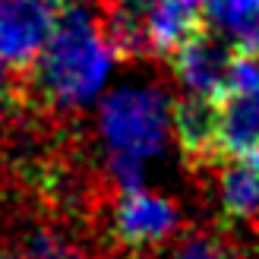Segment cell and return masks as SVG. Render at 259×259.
Returning <instances> with one entry per match:
<instances>
[{
	"mask_svg": "<svg viewBox=\"0 0 259 259\" xmlns=\"http://www.w3.org/2000/svg\"><path fill=\"white\" fill-rule=\"evenodd\" d=\"M222 209L234 222L259 218V171L247 161H231L222 171Z\"/></svg>",
	"mask_w": 259,
	"mask_h": 259,
	"instance_id": "cell-10",
	"label": "cell"
},
{
	"mask_svg": "<svg viewBox=\"0 0 259 259\" xmlns=\"http://www.w3.org/2000/svg\"><path fill=\"white\" fill-rule=\"evenodd\" d=\"M180 222L177 205L164 196H155L146 190H130L120 196L114 209V234L126 247H155L174 234Z\"/></svg>",
	"mask_w": 259,
	"mask_h": 259,
	"instance_id": "cell-5",
	"label": "cell"
},
{
	"mask_svg": "<svg viewBox=\"0 0 259 259\" xmlns=\"http://www.w3.org/2000/svg\"><path fill=\"white\" fill-rule=\"evenodd\" d=\"M202 0H155L146 10L152 54H174L180 45L202 32Z\"/></svg>",
	"mask_w": 259,
	"mask_h": 259,
	"instance_id": "cell-7",
	"label": "cell"
},
{
	"mask_svg": "<svg viewBox=\"0 0 259 259\" xmlns=\"http://www.w3.org/2000/svg\"><path fill=\"white\" fill-rule=\"evenodd\" d=\"M13 98H16V92H13V79H10V70L4 67V63H0V126H4V120L10 117Z\"/></svg>",
	"mask_w": 259,
	"mask_h": 259,
	"instance_id": "cell-13",
	"label": "cell"
},
{
	"mask_svg": "<svg viewBox=\"0 0 259 259\" xmlns=\"http://www.w3.org/2000/svg\"><path fill=\"white\" fill-rule=\"evenodd\" d=\"M4 259H76V253L54 234H38L19 253H10Z\"/></svg>",
	"mask_w": 259,
	"mask_h": 259,
	"instance_id": "cell-11",
	"label": "cell"
},
{
	"mask_svg": "<svg viewBox=\"0 0 259 259\" xmlns=\"http://www.w3.org/2000/svg\"><path fill=\"white\" fill-rule=\"evenodd\" d=\"M243 161H247V164H253V167H256V171H259V152H253V155H250V158H243Z\"/></svg>",
	"mask_w": 259,
	"mask_h": 259,
	"instance_id": "cell-15",
	"label": "cell"
},
{
	"mask_svg": "<svg viewBox=\"0 0 259 259\" xmlns=\"http://www.w3.org/2000/svg\"><path fill=\"white\" fill-rule=\"evenodd\" d=\"M67 0H4L0 4V63L29 73L48 45Z\"/></svg>",
	"mask_w": 259,
	"mask_h": 259,
	"instance_id": "cell-3",
	"label": "cell"
},
{
	"mask_svg": "<svg viewBox=\"0 0 259 259\" xmlns=\"http://www.w3.org/2000/svg\"><path fill=\"white\" fill-rule=\"evenodd\" d=\"M171 60H174L177 79L190 92V98H209V101H215L218 95L225 92L234 51H231L222 38L199 32L196 38H190L187 45H180L171 54Z\"/></svg>",
	"mask_w": 259,
	"mask_h": 259,
	"instance_id": "cell-4",
	"label": "cell"
},
{
	"mask_svg": "<svg viewBox=\"0 0 259 259\" xmlns=\"http://www.w3.org/2000/svg\"><path fill=\"white\" fill-rule=\"evenodd\" d=\"M114 51L101 32L98 16L82 4H63L41 57L35 63V79L41 95L60 108L85 105L108 82Z\"/></svg>",
	"mask_w": 259,
	"mask_h": 259,
	"instance_id": "cell-1",
	"label": "cell"
},
{
	"mask_svg": "<svg viewBox=\"0 0 259 259\" xmlns=\"http://www.w3.org/2000/svg\"><path fill=\"white\" fill-rule=\"evenodd\" d=\"M111 4H120V7H130V10H136V13H146L155 0H111Z\"/></svg>",
	"mask_w": 259,
	"mask_h": 259,
	"instance_id": "cell-14",
	"label": "cell"
},
{
	"mask_svg": "<svg viewBox=\"0 0 259 259\" xmlns=\"http://www.w3.org/2000/svg\"><path fill=\"white\" fill-rule=\"evenodd\" d=\"M259 152V92H222L215 98V158H250Z\"/></svg>",
	"mask_w": 259,
	"mask_h": 259,
	"instance_id": "cell-6",
	"label": "cell"
},
{
	"mask_svg": "<svg viewBox=\"0 0 259 259\" xmlns=\"http://www.w3.org/2000/svg\"><path fill=\"white\" fill-rule=\"evenodd\" d=\"M171 126L187 158L209 164L215 158V101L209 98H187L174 108Z\"/></svg>",
	"mask_w": 259,
	"mask_h": 259,
	"instance_id": "cell-9",
	"label": "cell"
},
{
	"mask_svg": "<svg viewBox=\"0 0 259 259\" xmlns=\"http://www.w3.org/2000/svg\"><path fill=\"white\" fill-rule=\"evenodd\" d=\"M202 13L228 48L259 57V0H202Z\"/></svg>",
	"mask_w": 259,
	"mask_h": 259,
	"instance_id": "cell-8",
	"label": "cell"
},
{
	"mask_svg": "<svg viewBox=\"0 0 259 259\" xmlns=\"http://www.w3.org/2000/svg\"><path fill=\"white\" fill-rule=\"evenodd\" d=\"M174 259H243L237 250H231L228 243L212 240V237H190L184 247L177 250Z\"/></svg>",
	"mask_w": 259,
	"mask_h": 259,
	"instance_id": "cell-12",
	"label": "cell"
},
{
	"mask_svg": "<svg viewBox=\"0 0 259 259\" xmlns=\"http://www.w3.org/2000/svg\"><path fill=\"white\" fill-rule=\"evenodd\" d=\"M174 108L161 89L152 85H123L111 92L101 105V136L111 158H126L146 164L155 158L171 130Z\"/></svg>",
	"mask_w": 259,
	"mask_h": 259,
	"instance_id": "cell-2",
	"label": "cell"
}]
</instances>
